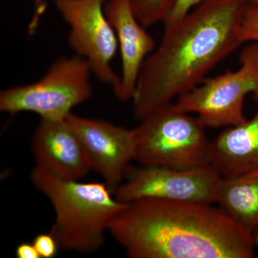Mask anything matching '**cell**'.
<instances>
[{
  "label": "cell",
  "instance_id": "6da1fadb",
  "mask_svg": "<svg viewBox=\"0 0 258 258\" xmlns=\"http://www.w3.org/2000/svg\"><path fill=\"white\" fill-rule=\"evenodd\" d=\"M247 5L244 0H210L179 20L164 23L160 43L139 75L132 99L137 119L196 88L242 45L238 29Z\"/></svg>",
  "mask_w": 258,
  "mask_h": 258
},
{
  "label": "cell",
  "instance_id": "7a4b0ae2",
  "mask_svg": "<svg viewBox=\"0 0 258 258\" xmlns=\"http://www.w3.org/2000/svg\"><path fill=\"white\" fill-rule=\"evenodd\" d=\"M132 258H251L252 232L210 204L145 198L128 203L108 231Z\"/></svg>",
  "mask_w": 258,
  "mask_h": 258
},
{
  "label": "cell",
  "instance_id": "3957f363",
  "mask_svg": "<svg viewBox=\"0 0 258 258\" xmlns=\"http://www.w3.org/2000/svg\"><path fill=\"white\" fill-rule=\"evenodd\" d=\"M34 186L50 202L55 221L50 233L59 249L92 253L106 241L110 223L128 203L112 196L106 183H82L61 179L35 166L30 173Z\"/></svg>",
  "mask_w": 258,
  "mask_h": 258
},
{
  "label": "cell",
  "instance_id": "277c9868",
  "mask_svg": "<svg viewBox=\"0 0 258 258\" xmlns=\"http://www.w3.org/2000/svg\"><path fill=\"white\" fill-rule=\"evenodd\" d=\"M175 103L159 107L134 128L135 159L142 166L191 169L210 166L211 142L198 117Z\"/></svg>",
  "mask_w": 258,
  "mask_h": 258
},
{
  "label": "cell",
  "instance_id": "5b68a950",
  "mask_svg": "<svg viewBox=\"0 0 258 258\" xmlns=\"http://www.w3.org/2000/svg\"><path fill=\"white\" fill-rule=\"evenodd\" d=\"M92 76L82 57H60L36 82L2 91L0 111L10 114L31 112L45 119L66 118L92 96Z\"/></svg>",
  "mask_w": 258,
  "mask_h": 258
},
{
  "label": "cell",
  "instance_id": "8992f818",
  "mask_svg": "<svg viewBox=\"0 0 258 258\" xmlns=\"http://www.w3.org/2000/svg\"><path fill=\"white\" fill-rule=\"evenodd\" d=\"M240 67L203 83L178 97L175 104L195 113L205 127L220 128L240 124L247 120L244 98L252 93L258 101V43L251 42L241 52Z\"/></svg>",
  "mask_w": 258,
  "mask_h": 258
},
{
  "label": "cell",
  "instance_id": "52a82bcc",
  "mask_svg": "<svg viewBox=\"0 0 258 258\" xmlns=\"http://www.w3.org/2000/svg\"><path fill=\"white\" fill-rule=\"evenodd\" d=\"M107 0H54L69 25V44L75 55L87 61L98 81L114 88L119 81L112 62L118 50L114 29L105 10Z\"/></svg>",
  "mask_w": 258,
  "mask_h": 258
},
{
  "label": "cell",
  "instance_id": "ba28073f",
  "mask_svg": "<svg viewBox=\"0 0 258 258\" xmlns=\"http://www.w3.org/2000/svg\"><path fill=\"white\" fill-rule=\"evenodd\" d=\"M127 180L115 198L130 203L145 198L216 203L222 177L210 166L191 169L142 166L125 173Z\"/></svg>",
  "mask_w": 258,
  "mask_h": 258
},
{
  "label": "cell",
  "instance_id": "9c48e42d",
  "mask_svg": "<svg viewBox=\"0 0 258 258\" xmlns=\"http://www.w3.org/2000/svg\"><path fill=\"white\" fill-rule=\"evenodd\" d=\"M79 135L89 161L113 192L118 189L135 159L134 129H127L103 120L70 113L67 116Z\"/></svg>",
  "mask_w": 258,
  "mask_h": 258
},
{
  "label": "cell",
  "instance_id": "30bf717a",
  "mask_svg": "<svg viewBox=\"0 0 258 258\" xmlns=\"http://www.w3.org/2000/svg\"><path fill=\"white\" fill-rule=\"evenodd\" d=\"M32 150L35 166L61 179L78 181L91 170L82 142L67 117L40 118Z\"/></svg>",
  "mask_w": 258,
  "mask_h": 258
},
{
  "label": "cell",
  "instance_id": "8fae6325",
  "mask_svg": "<svg viewBox=\"0 0 258 258\" xmlns=\"http://www.w3.org/2000/svg\"><path fill=\"white\" fill-rule=\"evenodd\" d=\"M107 17L114 29L121 61L119 81L113 88L119 101L133 99L142 67L155 50L154 39L145 30L128 0H107Z\"/></svg>",
  "mask_w": 258,
  "mask_h": 258
},
{
  "label": "cell",
  "instance_id": "7c38bea8",
  "mask_svg": "<svg viewBox=\"0 0 258 258\" xmlns=\"http://www.w3.org/2000/svg\"><path fill=\"white\" fill-rule=\"evenodd\" d=\"M210 166L222 178L258 172V108L251 119L212 141Z\"/></svg>",
  "mask_w": 258,
  "mask_h": 258
},
{
  "label": "cell",
  "instance_id": "4fadbf2b",
  "mask_svg": "<svg viewBox=\"0 0 258 258\" xmlns=\"http://www.w3.org/2000/svg\"><path fill=\"white\" fill-rule=\"evenodd\" d=\"M216 203L231 220L252 232L258 226V172L222 178Z\"/></svg>",
  "mask_w": 258,
  "mask_h": 258
},
{
  "label": "cell",
  "instance_id": "5bb4252c",
  "mask_svg": "<svg viewBox=\"0 0 258 258\" xmlns=\"http://www.w3.org/2000/svg\"><path fill=\"white\" fill-rule=\"evenodd\" d=\"M131 8L144 27L152 26L158 23H164L176 0H128Z\"/></svg>",
  "mask_w": 258,
  "mask_h": 258
},
{
  "label": "cell",
  "instance_id": "9a60e30c",
  "mask_svg": "<svg viewBox=\"0 0 258 258\" xmlns=\"http://www.w3.org/2000/svg\"><path fill=\"white\" fill-rule=\"evenodd\" d=\"M238 36L241 42L258 43V6L247 4L238 29Z\"/></svg>",
  "mask_w": 258,
  "mask_h": 258
},
{
  "label": "cell",
  "instance_id": "2e32d148",
  "mask_svg": "<svg viewBox=\"0 0 258 258\" xmlns=\"http://www.w3.org/2000/svg\"><path fill=\"white\" fill-rule=\"evenodd\" d=\"M34 246L40 258H52L55 257L59 249L55 237L52 234H40L35 237L33 242Z\"/></svg>",
  "mask_w": 258,
  "mask_h": 258
},
{
  "label": "cell",
  "instance_id": "e0dca14e",
  "mask_svg": "<svg viewBox=\"0 0 258 258\" xmlns=\"http://www.w3.org/2000/svg\"><path fill=\"white\" fill-rule=\"evenodd\" d=\"M210 0H176L174 8L164 23H170L179 20L189 13L191 8L197 5H201Z\"/></svg>",
  "mask_w": 258,
  "mask_h": 258
},
{
  "label": "cell",
  "instance_id": "ac0fdd59",
  "mask_svg": "<svg viewBox=\"0 0 258 258\" xmlns=\"http://www.w3.org/2000/svg\"><path fill=\"white\" fill-rule=\"evenodd\" d=\"M15 253L18 258H40L33 243L28 242L19 244Z\"/></svg>",
  "mask_w": 258,
  "mask_h": 258
},
{
  "label": "cell",
  "instance_id": "d6986e66",
  "mask_svg": "<svg viewBox=\"0 0 258 258\" xmlns=\"http://www.w3.org/2000/svg\"><path fill=\"white\" fill-rule=\"evenodd\" d=\"M252 238H253L254 249H257L258 257V226L252 232Z\"/></svg>",
  "mask_w": 258,
  "mask_h": 258
},
{
  "label": "cell",
  "instance_id": "ffe728a7",
  "mask_svg": "<svg viewBox=\"0 0 258 258\" xmlns=\"http://www.w3.org/2000/svg\"><path fill=\"white\" fill-rule=\"evenodd\" d=\"M35 5L37 7V14H40V12H42V0H35Z\"/></svg>",
  "mask_w": 258,
  "mask_h": 258
},
{
  "label": "cell",
  "instance_id": "44dd1931",
  "mask_svg": "<svg viewBox=\"0 0 258 258\" xmlns=\"http://www.w3.org/2000/svg\"><path fill=\"white\" fill-rule=\"evenodd\" d=\"M247 4L257 5L258 6V0H244Z\"/></svg>",
  "mask_w": 258,
  "mask_h": 258
}]
</instances>
